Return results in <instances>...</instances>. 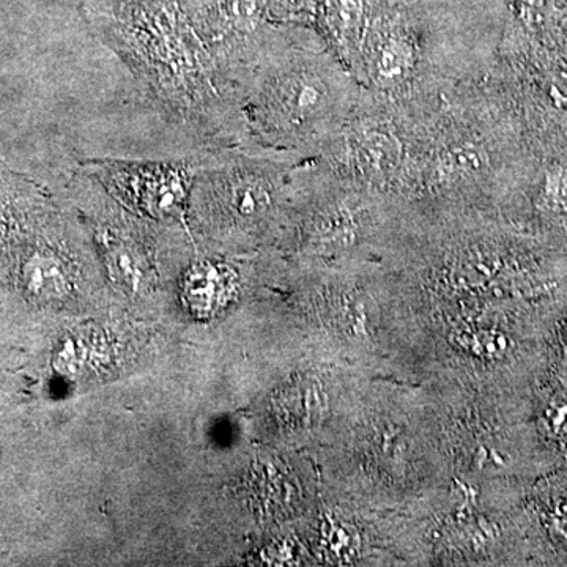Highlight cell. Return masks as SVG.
<instances>
[{"label":"cell","mask_w":567,"mask_h":567,"mask_svg":"<svg viewBox=\"0 0 567 567\" xmlns=\"http://www.w3.org/2000/svg\"><path fill=\"white\" fill-rule=\"evenodd\" d=\"M95 35L164 117L218 148L233 136L234 93L185 0H84Z\"/></svg>","instance_id":"6da1fadb"},{"label":"cell","mask_w":567,"mask_h":567,"mask_svg":"<svg viewBox=\"0 0 567 567\" xmlns=\"http://www.w3.org/2000/svg\"><path fill=\"white\" fill-rule=\"evenodd\" d=\"M204 155L164 162L95 158L76 164L91 175L122 207L147 221L183 226L189 197Z\"/></svg>","instance_id":"7a4b0ae2"},{"label":"cell","mask_w":567,"mask_h":567,"mask_svg":"<svg viewBox=\"0 0 567 567\" xmlns=\"http://www.w3.org/2000/svg\"><path fill=\"white\" fill-rule=\"evenodd\" d=\"M82 264L55 226L52 204L22 244L6 286L35 309H59L76 298Z\"/></svg>","instance_id":"3957f363"},{"label":"cell","mask_w":567,"mask_h":567,"mask_svg":"<svg viewBox=\"0 0 567 567\" xmlns=\"http://www.w3.org/2000/svg\"><path fill=\"white\" fill-rule=\"evenodd\" d=\"M256 104L262 121L278 132L300 136L327 114L331 93L312 63H289L260 84Z\"/></svg>","instance_id":"277c9868"},{"label":"cell","mask_w":567,"mask_h":567,"mask_svg":"<svg viewBox=\"0 0 567 567\" xmlns=\"http://www.w3.org/2000/svg\"><path fill=\"white\" fill-rule=\"evenodd\" d=\"M51 205L50 196L31 178L0 167V287L33 224Z\"/></svg>","instance_id":"5b68a950"},{"label":"cell","mask_w":567,"mask_h":567,"mask_svg":"<svg viewBox=\"0 0 567 567\" xmlns=\"http://www.w3.org/2000/svg\"><path fill=\"white\" fill-rule=\"evenodd\" d=\"M240 289V274L233 264L204 257L186 265L181 276L183 303L192 311L215 312L229 303Z\"/></svg>","instance_id":"8992f818"},{"label":"cell","mask_w":567,"mask_h":567,"mask_svg":"<svg viewBox=\"0 0 567 567\" xmlns=\"http://www.w3.org/2000/svg\"><path fill=\"white\" fill-rule=\"evenodd\" d=\"M402 158L401 142L385 133L365 134L358 147V162L365 173L372 175L393 174Z\"/></svg>","instance_id":"52a82bcc"},{"label":"cell","mask_w":567,"mask_h":567,"mask_svg":"<svg viewBox=\"0 0 567 567\" xmlns=\"http://www.w3.org/2000/svg\"><path fill=\"white\" fill-rule=\"evenodd\" d=\"M486 166V153L476 145L451 148L440 159L439 173L445 181L480 174Z\"/></svg>","instance_id":"ba28073f"},{"label":"cell","mask_w":567,"mask_h":567,"mask_svg":"<svg viewBox=\"0 0 567 567\" xmlns=\"http://www.w3.org/2000/svg\"><path fill=\"white\" fill-rule=\"evenodd\" d=\"M363 0H328L327 22L341 39H352L363 21Z\"/></svg>","instance_id":"9c48e42d"},{"label":"cell","mask_w":567,"mask_h":567,"mask_svg":"<svg viewBox=\"0 0 567 567\" xmlns=\"http://www.w3.org/2000/svg\"><path fill=\"white\" fill-rule=\"evenodd\" d=\"M412 65V51L402 41H390L383 48L377 63V80L383 84H393L406 74Z\"/></svg>","instance_id":"30bf717a"},{"label":"cell","mask_w":567,"mask_h":567,"mask_svg":"<svg viewBox=\"0 0 567 567\" xmlns=\"http://www.w3.org/2000/svg\"><path fill=\"white\" fill-rule=\"evenodd\" d=\"M546 99L555 117L567 123V74L563 71H554V73L548 74Z\"/></svg>","instance_id":"8fae6325"},{"label":"cell","mask_w":567,"mask_h":567,"mask_svg":"<svg viewBox=\"0 0 567 567\" xmlns=\"http://www.w3.org/2000/svg\"><path fill=\"white\" fill-rule=\"evenodd\" d=\"M544 193L550 207L567 212V167H555L547 174Z\"/></svg>","instance_id":"7c38bea8"},{"label":"cell","mask_w":567,"mask_h":567,"mask_svg":"<svg viewBox=\"0 0 567 567\" xmlns=\"http://www.w3.org/2000/svg\"><path fill=\"white\" fill-rule=\"evenodd\" d=\"M328 543H330L331 550L334 554L342 555L344 551L354 550V533L347 532L344 527H338V525H331L330 532L327 533Z\"/></svg>","instance_id":"4fadbf2b"},{"label":"cell","mask_w":567,"mask_h":567,"mask_svg":"<svg viewBox=\"0 0 567 567\" xmlns=\"http://www.w3.org/2000/svg\"><path fill=\"white\" fill-rule=\"evenodd\" d=\"M547 417L554 434L567 442V405L550 406Z\"/></svg>","instance_id":"5bb4252c"},{"label":"cell","mask_w":567,"mask_h":567,"mask_svg":"<svg viewBox=\"0 0 567 567\" xmlns=\"http://www.w3.org/2000/svg\"><path fill=\"white\" fill-rule=\"evenodd\" d=\"M554 525L559 535L567 537V498L563 499L554 514Z\"/></svg>","instance_id":"9a60e30c"}]
</instances>
